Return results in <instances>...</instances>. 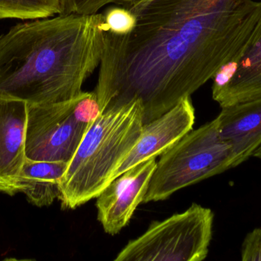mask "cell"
<instances>
[{
	"label": "cell",
	"mask_w": 261,
	"mask_h": 261,
	"mask_svg": "<svg viewBox=\"0 0 261 261\" xmlns=\"http://www.w3.org/2000/svg\"><path fill=\"white\" fill-rule=\"evenodd\" d=\"M136 18L105 32L95 93L100 112L138 100L144 124L190 97L236 61L255 29L254 0H121Z\"/></svg>",
	"instance_id": "obj_1"
},
{
	"label": "cell",
	"mask_w": 261,
	"mask_h": 261,
	"mask_svg": "<svg viewBox=\"0 0 261 261\" xmlns=\"http://www.w3.org/2000/svg\"><path fill=\"white\" fill-rule=\"evenodd\" d=\"M106 29L107 31L125 35L130 32L135 27L136 18L128 9L124 7H111L104 14Z\"/></svg>",
	"instance_id": "obj_14"
},
{
	"label": "cell",
	"mask_w": 261,
	"mask_h": 261,
	"mask_svg": "<svg viewBox=\"0 0 261 261\" xmlns=\"http://www.w3.org/2000/svg\"><path fill=\"white\" fill-rule=\"evenodd\" d=\"M214 213L193 203L187 211L154 222L128 242L116 261H202L213 239Z\"/></svg>",
	"instance_id": "obj_5"
},
{
	"label": "cell",
	"mask_w": 261,
	"mask_h": 261,
	"mask_svg": "<svg viewBox=\"0 0 261 261\" xmlns=\"http://www.w3.org/2000/svg\"><path fill=\"white\" fill-rule=\"evenodd\" d=\"M138 100L99 113L84 135L60 181L62 209H75L97 197L113 180L142 131Z\"/></svg>",
	"instance_id": "obj_3"
},
{
	"label": "cell",
	"mask_w": 261,
	"mask_h": 261,
	"mask_svg": "<svg viewBox=\"0 0 261 261\" xmlns=\"http://www.w3.org/2000/svg\"><path fill=\"white\" fill-rule=\"evenodd\" d=\"M62 13V0H0V19L35 20Z\"/></svg>",
	"instance_id": "obj_13"
},
{
	"label": "cell",
	"mask_w": 261,
	"mask_h": 261,
	"mask_svg": "<svg viewBox=\"0 0 261 261\" xmlns=\"http://www.w3.org/2000/svg\"><path fill=\"white\" fill-rule=\"evenodd\" d=\"M67 167L65 162L25 159L20 174V193L35 206H49L59 197L60 181Z\"/></svg>",
	"instance_id": "obj_12"
},
{
	"label": "cell",
	"mask_w": 261,
	"mask_h": 261,
	"mask_svg": "<svg viewBox=\"0 0 261 261\" xmlns=\"http://www.w3.org/2000/svg\"><path fill=\"white\" fill-rule=\"evenodd\" d=\"M156 165V158L135 165L113 179L96 197L98 221L110 235L120 232L144 202Z\"/></svg>",
	"instance_id": "obj_7"
},
{
	"label": "cell",
	"mask_w": 261,
	"mask_h": 261,
	"mask_svg": "<svg viewBox=\"0 0 261 261\" xmlns=\"http://www.w3.org/2000/svg\"><path fill=\"white\" fill-rule=\"evenodd\" d=\"M253 157L257 158V159H260L261 160V144L260 145L257 147V150L254 152V154H253Z\"/></svg>",
	"instance_id": "obj_17"
},
{
	"label": "cell",
	"mask_w": 261,
	"mask_h": 261,
	"mask_svg": "<svg viewBox=\"0 0 261 261\" xmlns=\"http://www.w3.org/2000/svg\"><path fill=\"white\" fill-rule=\"evenodd\" d=\"M216 119L221 136L231 144L234 168L253 157L261 144V98L223 107Z\"/></svg>",
	"instance_id": "obj_11"
},
{
	"label": "cell",
	"mask_w": 261,
	"mask_h": 261,
	"mask_svg": "<svg viewBox=\"0 0 261 261\" xmlns=\"http://www.w3.org/2000/svg\"><path fill=\"white\" fill-rule=\"evenodd\" d=\"M78 97L56 104H28L26 159L67 164L71 160L91 127L76 113Z\"/></svg>",
	"instance_id": "obj_6"
},
{
	"label": "cell",
	"mask_w": 261,
	"mask_h": 261,
	"mask_svg": "<svg viewBox=\"0 0 261 261\" xmlns=\"http://www.w3.org/2000/svg\"><path fill=\"white\" fill-rule=\"evenodd\" d=\"M28 104L0 96V193H20V174L25 160Z\"/></svg>",
	"instance_id": "obj_9"
},
{
	"label": "cell",
	"mask_w": 261,
	"mask_h": 261,
	"mask_svg": "<svg viewBox=\"0 0 261 261\" xmlns=\"http://www.w3.org/2000/svg\"><path fill=\"white\" fill-rule=\"evenodd\" d=\"M121 0H62V14H96L104 6L118 3Z\"/></svg>",
	"instance_id": "obj_15"
},
{
	"label": "cell",
	"mask_w": 261,
	"mask_h": 261,
	"mask_svg": "<svg viewBox=\"0 0 261 261\" xmlns=\"http://www.w3.org/2000/svg\"><path fill=\"white\" fill-rule=\"evenodd\" d=\"M233 168L232 148L221 136L216 118L192 130L161 155L143 202L165 200L182 188Z\"/></svg>",
	"instance_id": "obj_4"
},
{
	"label": "cell",
	"mask_w": 261,
	"mask_h": 261,
	"mask_svg": "<svg viewBox=\"0 0 261 261\" xmlns=\"http://www.w3.org/2000/svg\"><path fill=\"white\" fill-rule=\"evenodd\" d=\"M241 256L243 261H261V228H255L247 234Z\"/></svg>",
	"instance_id": "obj_16"
},
{
	"label": "cell",
	"mask_w": 261,
	"mask_h": 261,
	"mask_svg": "<svg viewBox=\"0 0 261 261\" xmlns=\"http://www.w3.org/2000/svg\"><path fill=\"white\" fill-rule=\"evenodd\" d=\"M104 14H61L18 24L0 35V96L32 105L83 93L105 45Z\"/></svg>",
	"instance_id": "obj_2"
},
{
	"label": "cell",
	"mask_w": 261,
	"mask_h": 261,
	"mask_svg": "<svg viewBox=\"0 0 261 261\" xmlns=\"http://www.w3.org/2000/svg\"><path fill=\"white\" fill-rule=\"evenodd\" d=\"M195 119L191 98L187 97L162 116L144 124L136 145L116 171L113 179L135 165L165 153L193 130Z\"/></svg>",
	"instance_id": "obj_8"
},
{
	"label": "cell",
	"mask_w": 261,
	"mask_h": 261,
	"mask_svg": "<svg viewBox=\"0 0 261 261\" xmlns=\"http://www.w3.org/2000/svg\"><path fill=\"white\" fill-rule=\"evenodd\" d=\"M223 84L212 87L221 108L261 98V1L255 29L245 49L234 61L222 67Z\"/></svg>",
	"instance_id": "obj_10"
}]
</instances>
